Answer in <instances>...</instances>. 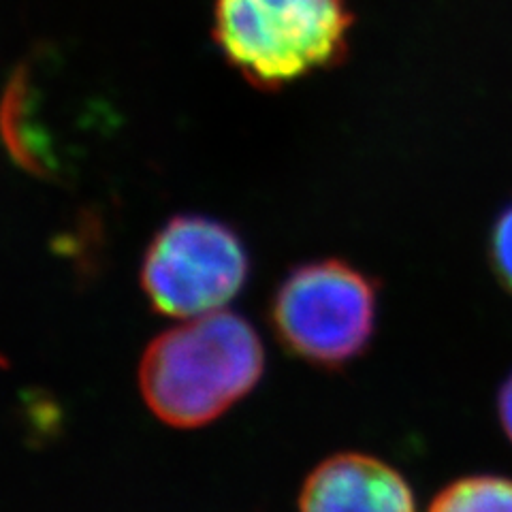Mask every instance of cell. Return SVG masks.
I'll return each mask as SVG.
<instances>
[{"label":"cell","instance_id":"6da1fadb","mask_svg":"<svg viewBox=\"0 0 512 512\" xmlns=\"http://www.w3.org/2000/svg\"><path fill=\"white\" fill-rule=\"evenodd\" d=\"M265 350L246 318L227 310L188 318L143 352L139 387L148 408L171 427L216 421L263 376Z\"/></svg>","mask_w":512,"mask_h":512},{"label":"cell","instance_id":"52a82bcc","mask_svg":"<svg viewBox=\"0 0 512 512\" xmlns=\"http://www.w3.org/2000/svg\"><path fill=\"white\" fill-rule=\"evenodd\" d=\"M491 259L495 274L512 291V205L502 212L491 235Z\"/></svg>","mask_w":512,"mask_h":512},{"label":"cell","instance_id":"ba28073f","mask_svg":"<svg viewBox=\"0 0 512 512\" xmlns=\"http://www.w3.org/2000/svg\"><path fill=\"white\" fill-rule=\"evenodd\" d=\"M498 412H500V421H502V427L506 431V436L510 438L512 442V374L510 378L504 382V387L500 391V397H498Z\"/></svg>","mask_w":512,"mask_h":512},{"label":"cell","instance_id":"277c9868","mask_svg":"<svg viewBox=\"0 0 512 512\" xmlns=\"http://www.w3.org/2000/svg\"><path fill=\"white\" fill-rule=\"evenodd\" d=\"M248 252L227 224L184 214L171 218L146 250L141 286L156 312L197 318L222 310L248 278Z\"/></svg>","mask_w":512,"mask_h":512},{"label":"cell","instance_id":"8992f818","mask_svg":"<svg viewBox=\"0 0 512 512\" xmlns=\"http://www.w3.org/2000/svg\"><path fill=\"white\" fill-rule=\"evenodd\" d=\"M429 512H512V480L472 476L448 485Z\"/></svg>","mask_w":512,"mask_h":512},{"label":"cell","instance_id":"3957f363","mask_svg":"<svg viewBox=\"0 0 512 512\" xmlns=\"http://www.w3.org/2000/svg\"><path fill=\"white\" fill-rule=\"evenodd\" d=\"M376 286L344 261L293 269L271 306L280 342L297 357L340 367L363 355L376 329Z\"/></svg>","mask_w":512,"mask_h":512},{"label":"cell","instance_id":"5b68a950","mask_svg":"<svg viewBox=\"0 0 512 512\" xmlns=\"http://www.w3.org/2000/svg\"><path fill=\"white\" fill-rule=\"evenodd\" d=\"M301 512H416L404 476L361 453L335 455L308 476Z\"/></svg>","mask_w":512,"mask_h":512},{"label":"cell","instance_id":"7a4b0ae2","mask_svg":"<svg viewBox=\"0 0 512 512\" xmlns=\"http://www.w3.org/2000/svg\"><path fill=\"white\" fill-rule=\"evenodd\" d=\"M350 22L346 0H216L214 37L252 86L278 90L338 62Z\"/></svg>","mask_w":512,"mask_h":512}]
</instances>
